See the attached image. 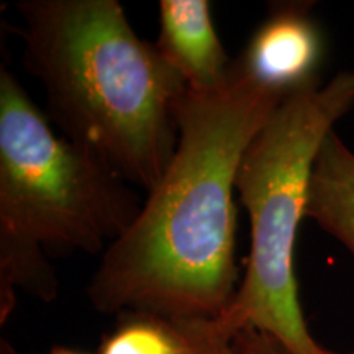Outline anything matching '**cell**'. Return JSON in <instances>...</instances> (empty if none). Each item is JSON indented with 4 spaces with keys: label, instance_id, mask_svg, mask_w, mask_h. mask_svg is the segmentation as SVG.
I'll list each match as a JSON object with an SVG mask.
<instances>
[{
    "label": "cell",
    "instance_id": "6da1fadb",
    "mask_svg": "<svg viewBox=\"0 0 354 354\" xmlns=\"http://www.w3.org/2000/svg\"><path fill=\"white\" fill-rule=\"evenodd\" d=\"M282 102L233 64L223 87L185 91L169 166L88 282L87 297L97 312L215 320L227 310L240 286L238 169Z\"/></svg>",
    "mask_w": 354,
    "mask_h": 354
},
{
    "label": "cell",
    "instance_id": "7a4b0ae2",
    "mask_svg": "<svg viewBox=\"0 0 354 354\" xmlns=\"http://www.w3.org/2000/svg\"><path fill=\"white\" fill-rule=\"evenodd\" d=\"M17 10L53 127L149 192L176 153L185 82L117 0H24Z\"/></svg>",
    "mask_w": 354,
    "mask_h": 354
},
{
    "label": "cell",
    "instance_id": "3957f363",
    "mask_svg": "<svg viewBox=\"0 0 354 354\" xmlns=\"http://www.w3.org/2000/svg\"><path fill=\"white\" fill-rule=\"evenodd\" d=\"M104 159L59 135L10 71L0 74V323L17 289L59 294L50 256L104 254L143 201Z\"/></svg>",
    "mask_w": 354,
    "mask_h": 354
},
{
    "label": "cell",
    "instance_id": "277c9868",
    "mask_svg": "<svg viewBox=\"0 0 354 354\" xmlns=\"http://www.w3.org/2000/svg\"><path fill=\"white\" fill-rule=\"evenodd\" d=\"M354 109V69L276 109L258 131L236 176L250 218V254L243 279L223 313L210 320L233 343L241 331L272 336L292 354H331L310 335L299 299L295 246L307 209L308 184L323 141Z\"/></svg>",
    "mask_w": 354,
    "mask_h": 354
},
{
    "label": "cell",
    "instance_id": "5b68a950",
    "mask_svg": "<svg viewBox=\"0 0 354 354\" xmlns=\"http://www.w3.org/2000/svg\"><path fill=\"white\" fill-rule=\"evenodd\" d=\"M313 3L277 2L269 8L233 66L282 100L322 86L325 39Z\"/></svg>",
    "mask_w": 354,
    "mask_h": 354
},
{
    "label": "cell",
    "instance_id": "8992f818",
    "mask_svg": "<svg viewBox=\"0 0 354 354\" xmlns=\"http://www.w3.org/2000/svg\"><path fill=\"white\" fill-rule=\"evenodd\" d=\"M158 51L189 91L212 92L232 76V64L207 0L159 2Z\"/></svg>",
    "mask_w": 354,
    "mask_h": 354
},
{
    "label": "cell",
    "instance_id": "52a82bcc",
    "mask_svg": "<svg viewBox=\"0 0 354 354\" xmlns=\"http://www.w3.org/2000/svg\"><path fill=\"white\" fill-rule=\"evenodd\" d=\"M305 216L354 256V153L336 131L323 141L313 165Z\"/></svg>",
    "mask_w": 354,
    "mask_h": 354
},
{
    "label": "cell",
    "instance_id": "ba28073f",
    "mask_svg": "<svg viewBox=\"0 0 354 354\" xmlns=\"http://www.w3.org/2000/svg\"><path fill=\"white\" fill-rule=\"evenodd\" d=\"M174 322L143 312H123L117 326L102 339L99 354H177Z\"/></svg>",
    "mask_w": 354,
    "mask_h": 354
},
{
    "label": "cell",
    "instance_id": "9c48e42d",
    "mask_svg": "<svg viewBox=\"0 0 354 354\" xmlns=\"http://www.w3.org/2000/svg\"><path fill=\"white\" fill-rule=\"evenodd\" d=\"M179 333L177 354H234L233 344L212 328L210 320H172Z\"/></svg>",
    "mask_w": 354,
    "mask_h": 354
},
{
    "label": "cell",
    "instance_id": "30bf717a",
    "mask_svg": "<svg viewBox=\"0 0 354 354\" xmlns=\"http://www.w3.org/2000/svg\"><path fill=\"white\" fill-rule=\"evenodd\" d=\"M233 351L234 354H292L272 336L253 330L241 331L234 336Z\"/></svg>",
    "mask_w": 354,
    "mask_h": 354
},
{
    "label": "cell",
    "instance_id": "8fae6325",
    "mask_svg": "<svg viewBox=\"0 0 354 354\" xmlns=\"http://www.w3.org/2000/svg\"><path fill=\"white\" fill-rule=\"evenodd\" d=\"M0 354H20V353L17 351V349L13 348L7 339H2V342H0Z\"/></svg>",
    "mask_w": 354,
    "mask_h": 354
},
{
    "label": "cell",
    "instance_id": "7c38bea8",
    "mask_svg": "<svg viewBox=\"0 0 354 354\" xmlns=\"http://www.w3.org/2000/svg\"><path fill=\"white\" fill-rule=\"evenodd\" d=\"M50 354H87L82 351H77V349H71V348H64V346H56L51 349Z\"/></svg>",
    "mask_w": 354,
    "mask_h": 354
},
{
    "label": "cell",
    "instance_id": "4fadbf2b",
    "mask_svg": "<svg viewBox=\"0 0 354 354\" xmlns=\"http://www.w3.org/2000/svg\"><path fill=\"white\" fill-rule=\"evenodd\" d=\"M331 354H338V353H333V351H331Z\"/></svg>",
    "mask_w": 354,
    "mask_h": 354
}]
</instances>
